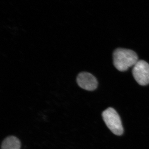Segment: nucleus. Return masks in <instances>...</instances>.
I'll return each instance as SVG.
<instances>
[{
    "label": "nucleus",
    "instance_id": "obj_1",
    "mask_svg": "<svg viewBox=\"0 0 149 149\" xmlns=\"http://www.w3.org/2000/svg\"><path fill=\"white\" fill-rule=\"evenodd\" d=\"M138 61L137 54L131 50L118 48L113 52V65L119 71H126L134 66Z\"/></svg>",
    "mask_w": 149,
    "mask_h": 149
},
{
    "label": "nucleus",
    "instance_id": "obj_5",
    "mask_svg": "<svg viewBox=\"0 0 149 149\" xmlns=\"http://www.w3.org/2000/svg\"><path fill=\"white\" fill-rule=\"evenodd\" d=\"M20 141L17 137L14 136H8L3 141L1 149H20Z\"/></svg>",
    "mask_w": 149,
    "mask_h": 149
},
{
    "label": "nucleus",
    "instance_id": "obj_3",
    "mask_svg": "<svg viewBox=\"0 0 149 149\" xmlns=\"http://www.w3.org/2000/svg\"><path fill=\"white\" fill-rule=\"evenodd\" d=\"M132 74L139 85L144 86L149 84V64L145 61H138L133 66Z\"/></svg>",
    "mask_w": 149,
    "mask_h": 149
},
{
    "label": "nucleus",
    "instance_id": "obj_4",
    "mask_svg": "<svg viewBox=\"0 0 149 149\" xmlns=\"http://www.w3.org/2000/svg\"><path fill=\"white\" fill-rule=\"evenodd\" d=\"M76 80L79 87L86 91H95L98 86L96 77L88 72H80L77 75Z\"/></svg>",
    "mask_w": 149,
    "mask_h": 149
},
{
    "label": "nucleus",
    "instance_id": "obj_2",
    "mask_svg": "<svg viewBox=\"0 0 149 149\" xmlns=\"http://www.w3.org/2000/svg\"><path fill=\"white\" fill-rule=\"evenodd\" d=\"M103 119L108 128L115 135L120 136L123 133V128L120 116L116 111L108 108L102 113Z\"/></svg>",
    "mask_w": 149,
    "mask_h": 149
}]
</instances>
